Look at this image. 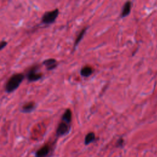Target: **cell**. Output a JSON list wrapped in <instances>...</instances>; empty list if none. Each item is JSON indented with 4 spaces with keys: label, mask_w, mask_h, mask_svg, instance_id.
Returning a JSON list of instances; mask_svg holds the SVG:
<instances>
[{
    "label": "cell",
    "mask_w": 157,
    "mask_h": 157,
    "mask_svg": "<svg viewBox=\"0 0 157 157\" xmlns=\"http://www.w3.org/2000/svg\"><path fill=\"white\" fill-rule=\"evenodd\" d=\"M7 42L6 41H4V40H2L0 42V50H2L6 45H7Z\"/></svg>",
    "instance_id": "13"
},
{
    "label": "cell",
    "mask_w": 157,
    "mask_h": 157,
    "mask_svg": "<svg viewBox=\"0 0 157 157\" xmlns=\"http://www.w3.org/2000/svg\"><path fill=\"white\" fill-rule=\"evenodd\" d=\"M50 151V147L48 145H43L37 150L35 153V157H47Z\"/></svg>",
    "instance_id": "5"
},
{
    "label": "cell",
    "mask_w": 157,
    "mask_h": 157,
    "mask_svg": "<svg viewBox=\"0 0 157 157\" xmlns=\"http://www.w3.org/2000/svg\"><path fill=\"white\" fill-rule=\"evenodd\" d=\"M131 2L127 1L124 4V6L123 7L122 12L121 13V17H126L127 15H128L131 12Z\"/></svg>",
    "instance_id": "8"
},
{
    "label": "cell",
    "mask_w": 157,
    "mask_h": 157,
    "mask_svg": "<svg viewBox=\"0 0 157 157\" xmlns=\"http://www.w3.org/2000/svg\"><path fill=\"white\" fill-rule=\"evenodd\" d=\"M59 14V10L56 9L52 11L45 13L41 19V21L44 25H50L54 23Z\"/></svg>",
    "instance_id": "2"
},
{
    "label": "cell",
    "mask_w": 157,
    "mask_h": 157,
    "mask_svg": "<svg viewBox=\"0 0 157 157\" xmlns=\"http://www.w3.org/2000/svg\"><path fill=\"white\" fill-rule=\"evenodd\" d=\"M42 64L46 67L47 70L51 71L54 69L58 65L57 61L54 58H49L44 60Z\"/></svg>",
    "instance_id": "6"
},
{
    "label": "cell",
    "mask_w": 157,
    "mask_h": 157,
    "mask_svg": "<svg viewBox=\"0 0 157 157\" xmlns=\"http://www.w3.org/2000/svg\"><path fill=\"white\" fill-rule=\"evenodd\" d=\"M85 31H86V28H84V29H83L82 30V31L79 33V34L78 35V36L77 37V38H76V39H75V44H74V46H76V45H77V44L81 40V39H82V37H83V35H84Z\"/></svg>",
    "instance_id": "12"
},
{
    "label": "cell",
    "mask_w": 157,
    "mask_h": 157,
    "mask_svg": "<svg viewBox=\"0 0 157 157\" xmlns=\"http://www.w3.org/2000/svg\"><path fill=\"white\" fill-rule=\"evenodd\" d=\"M93 72V69L92 67L90 66H85L80 71V74L83 77H88L92 74Z\"/></svg>",
    "instance_id": "10"
},
{
    "label": "cell",
    "mask_w": 157,
    "mask_h": 157,
    "mask_svg": "<svg viewBox=\"0 0 157 157\" xmlns=\"http://www.w3.org/2000/svg\"><path fill=\"white\" fill-rule=\"evenodd\" d=\"M95 139V135L93 132H89L85 138V144L86 145H88L92 142Z\"/></svg>",
    "instance_id": "11"
},
{
    "label": "cell",
    "mask_w": 157,
    "mask_h": 157,
    "mask_svg": "<svg viewBox=\"0 0 157 157\" xmlns=\"http://www.w3.org/2000/svg\"><path fill=\"white\" fill-rule=\"evenodd\" d=\"M42 77V74L39 72V67L37 66H34L31 67L26 74V79L29 82H36L41 79Z\"/></svg>",
    "instance_id": "3"
},
{
    "label": "cell",
    "mask_w": 157,
    "mask_h": 157,
    "mask_svg": "<svg viewBox=\"0 0 157 157\" xmlns=\"http://www.w3.org/2000/svg\"><path fill=\"white\" fill-rule=\"evenodd\" d=\"M36 108V104L34 102H29L24 104L21 107V111L24 113H30Z\"/></svg>",
    "instance_id": "7"
},
{
    "label": "cell",
    "mask_w": 157,
    "mask_h": 157,
    "mask_svg": "<svg viewBox=\"0 0 157 157\" xmlns=\"http://www.w3.org/2000/svg\"><path fill=\"white\" fill-rule=\"evenodd\" d=\"M71 118H72L71 111L70 109H67L65 110L64 113H63L61 120H62V121H64L67 124H69L71 121Z\"/></svg>",
    "instance_id": "9"
},
{
    "label": "cell",
    "mask_w": 157,
    "mask_h": 157,
    "mask_svg": "<svg viewBox=\"0 0 157 157\" xmlns=\"http://www.w3.org/2000/svg\"><path fill=\"white\" fill-rule=\"evenodd\" d=\"M69 129V124H67L64 121H61L56 129V135L58 136L65 135L66 133L68 132Z\"/></svg>",
    "instance_id": "4"
},
{
    "label": "cell",
    "mask_w": 157,
    "mask_h": 157,
    "mask_svg": "<svg viewBox=\"0 0 157 157\" xmlns=\"http://www.w3.org/2000/svg\"><path fill=\"white\" fill-rule=\"evenodd\" d=\"M25 78V75L21 73H17L12 75L7 80L5 90L7 93H10L16 90Z\"/></svg>",
    "instance_id": "1"
}]
</instances>
